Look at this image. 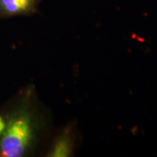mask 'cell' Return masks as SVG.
<instances>
[{"label": "cell", "mask_w": 157, "mask_h": 157, "mask_svg": "<svg viewBox=\"0 0 157 157\" xmlns=\"http://www.w3.org/2000/svg\"><path fill=\"white\" fill-rule=\"evenodd\" d=\"M6 127V121L4 120L2 117L0 116V135L2 134Z\"/></svg>", "instance_id": "4"}, {"label": "cell", "mask_w": 157, "mask_h": 157, "mask_svg": "<svg viewBox=\"0 0 157 157\" xmlns=\"http://www.w3.org/2000/svg\"><path fill=\"white\" fill-rule=\"evenodd\" d=\"M41 0H0V17L29 15L36 11Z\"/></svg>", "instance_id": "2"}, {"label": "cell", "mask_w": 157, "mask_h": 157, "mask_svg": "<svg viewBox=\"0 0 157 157\" xmlns=\"http://www.w3.org/2000/svg\"><path fill=\"white\" fill-rule=\"evenodd\" d=\"M0 139V156L21 157L31 148L35 137L32 112L23 105L11 116Z\"/></svg>", "instance_id": "1"}, {"label": "cell", "mask_w": 157, "mask_h": 157, "mask_svg": "<svg viewBox=\"0 0 157 157\" xmlns=\"http://www.w3.org/2000/svg\"><path fill=\"white\" fill-rule=\"evenodd\" d=\"M74 142L71 135L66 132L60 135L55 142L49 153V156L65 157L70 156L73 150Z\"/></svg>", "instance_id": "3"}]
</instances>
